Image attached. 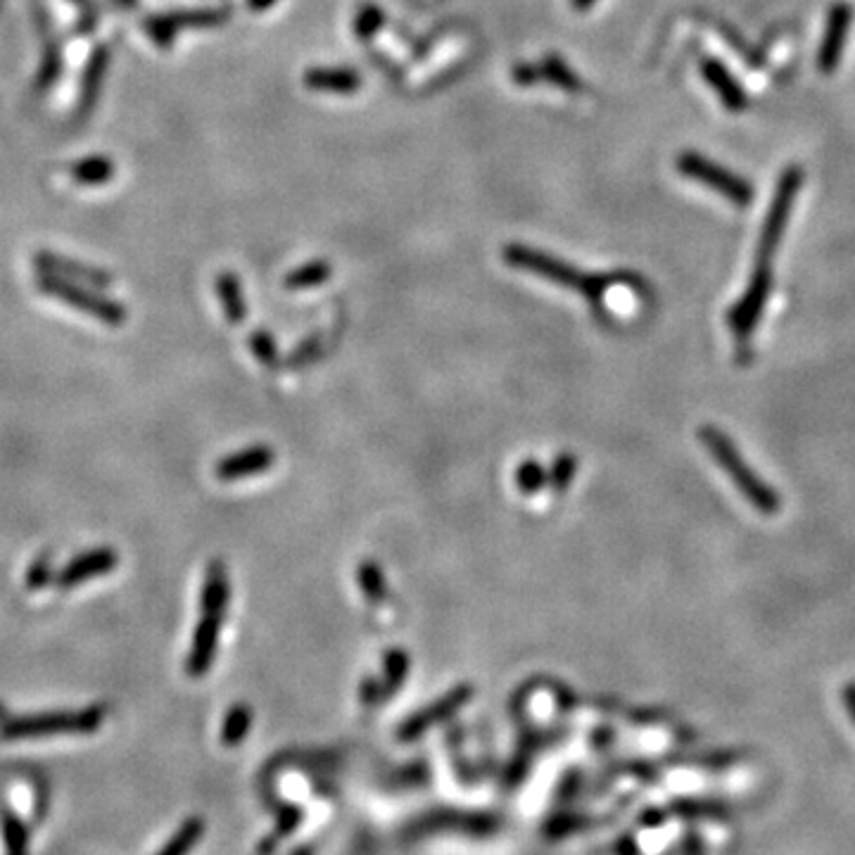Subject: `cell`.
<instances>
[{"instance_id": "1", "label": "cell", "mask_w": 855, "mask_h": 855, "mask_svg": "<svg viewBox=\"0 0 855 855\" xmlns=\"http://www.w3.org/2000/svg\"><path fill=\"white\" fill-rule=\"evenodd\" d=\"M228 604H231V580H228L226 566L221 561H212L207 566L205 582H202L200 620L186 658V673L190 677H202L212 668Z\"/></svg>"}, {"instance_id": "2", "label": "cell", "mask_w": 855, "mask_h": 855, "mask_svg": "<svg viewBox=\"0 0 855 855\" xmlns=\"http://www.w3.org/2000/svg\"><path fill=\"white\" fill-rule=\"evenodd\" d=\"M699 437L703 445L708 447V452H711L715 464L727 473V478L732 480L734 487L741 492V497H744L753 509L765 513V516H775V513L782 509L779 494L746 464L744 456L737 452V447L732 445L730 437L722 433L720 428L703 426L699 430Z\"/></svg>"}, {"instance_id": "3", "label": "cell", "mask_w": 855, "mask_h": 855, "mask_svg": "<svg viewBox=\"0 0 855 855\" xmlns=\"http://www.w3.org/2000/svg\"><path fill=\"white\" fill-rule=\"evenodd\" d=\"M504 259L513 266V269L530 271V274L559 283V285H563V288L578 290V293H582L594 302H599L601 295H604L606 290L611 288V283L618 278V276L582 274V271L573 269V266L561 262V259L549 257V255H544V252L532 250V247H525V245H506L504 247Z\"/></svg>"}, {"instance_id": "4", "label": "cell", "mask_w": 855, "mask_h": 855, "mask_svg": "<svg viewBox=\"0 0 855 855\" xmlns=\"http://www.w3.org/2000/svg\"><path fill=\"white\" fill-rule=\"evenodd\" d=\"M105 708L91 706L84 711H50L0 722V737L8 741L53 737V734H91L100 730Z\"/></svg>"}, {"instance_id": "5", "label": "cell", "mask_w": 855, "mask_h": 855, "mask_svg": "<svg viewBox=\"0 0 855 855\" xmlns=\"http://www.w3.org/2000/svg\"><path fill=\"white\" fill-rule=\"evenodd\" d=\"M36 285L41 293L55 297V300H62L65 304H69V307L79 309V312H84L88 316H95V319L107 323V326H122L126 321V309L122 304L110 300V297L95 293V288H86V285L81 283L65 281V278H57L50 274H41Z\"/></svg>"}, {"instance_id": "6", "label": "cell", "mask_w": 855, "mask_h": 855, "mask_svg": "<svg viewBox=\"0 0 855 855\" xmlns=\"http://www.w3.org/2000/svg\"><path fill=\"white\" fill-rule=\"evenodd\" d=\"M677 171L696 183H706L715 193L725 195L727 200L739 207H746L753 200V188L749 181L739 179L732 171L718 167V164L696 155V152H682V155L677 157Z\"/></svg>"}, {"instance_id": "7", "label": "cell", "mask_w": 855, "mask_h": 855, "mask_svg": "<svg viewBox=\"0 0 855 855\" xmlns=\"http://www.w3.org/2000/svg\"><path fill=\"white\" fill-rule=\"evenodd\" d=\"M803 183V171L801 167H789L782 174V179L777 183V193L772 198L768 219H765L763 236H760L758 245V264H768L779 247V240L784 236V228H787L791 205H794L796 193L801 190Z\"/></svg>"}, {"instance_id": "8", "label": "cell", "mask_w": 855, "mask_h": 855, "mask_svg": "<svg viewBox=\"0 0 855 855\" xmlns=\"http://www.w3.org/2000/svg\"><path fill=\"white\" fill-rule=\"evenodd\" d=\"M770 266L768 264H756V271H753L749 288H746V295L741 297L737 302V307L732 309L730 314V326L734 335H737V340H746L753 333V328H756V323L760 319V314H763L765 300H768L770 295Z\"/></svg>"}, {"instance_id": "9", "label": "cell", "mask_w": 855, "mask_h": 855, "mask_svg": "<svg viewBox=\"0 0 855 855\" xmlns=\"http://www.w3.org/2000/svg\"><path fill=\"white\" fill-rule=\"evenodd\" d=\"M228 17L226 10H193V12H171V15L150 17L145 22L150 41L160 48H169L174 43V36L181 29H202V27H219Z\"/></svg>"}, {"instance_id": "10", "label": "cell", "mask_w": 855, "mask_h": 855, "mask_svg": "<svg viewBox=\"0 0 855 855\" xmlns=\"http://www.w3.org/2000/svg\"><path fill=\"white\" fill-rule=\"evenodd\" d=\"M34 264L41 274H50L57 278H65V281L88 285V288H107L112 283L110 274L88 266L84 262H74L62 255H53V252H36Z\"/></svg>"}, {"instance_id": "11", "label": "cell", "mask_w": 855, "mask_h": 855, "mask_svg": "<svg viewBox=\"0 0 855 855\" xmlns=\"http://www.w3.org/2000/svg\"><path fill=\"white\" fill-rule=\"evenodd\" d=\"M274 464H276L274 449L255 445V447L240 449V452L231 456H224L214 471H217V478L221 483H236V480L252 478V475L269 471V468H274Z\"/></svg>"}, {"instance_id": "12", "label": "cell", "mask_w": 855, "mask_h": 855, "mask_svg": "<svg viewBox=\"0 0 855 855\" xmlns=\"http://www.w3.org/2000/svg\"><path fill=\"white\" fill-rule=\"evenodd\" d=\"M471 696H473V689L468 687V684H459V687H454L452 692H447L445 696H442L440 701H435L433 706L423 708L421 713L411 715V718L404 722L402 730H399V737H402L404 741L418 737V734L426 732L430 725H435V722L445 720L452 713L459 711V708L464 706V703L471 699Z\"/></svg>"}, {"instance_id": "13", "label": "cell", "mask_w": 855, "mask_h": 855, "mask_svg": "<svg viewBox=\"0 0 855 855\" xmlns=\"http://www.w3.org/2000/svg\"><path fill=\"white\" fill-rule=\"evenodd\" d=\"M117 563H119V556L114 549H107V547L91 549V551H86V554L76 556V559L69 563V566L62 570L60 575H57V585H60L62 589L76 587L86 580H93V578H100V575L112 573V570L117 568Z\"/></svg>"}, {"instance_id": "14", "label": "cell", "mask_w": 855, "mask_h": 855, "mask_svg": "<svg viewBox=\"0 0 855 855\" xmlns=\"http://www.w3.org/2000/svg\"><path fill=\"white\" fill-rule=\"evenodd\" d=\"M851 19H853V12L846 3L834 5L832 12H829L825 41H822L820 55H817V65H820V69L825 74H832L834 69L839 67L841 53H844V46H846L848 27H851Z\"/></svg>"}, {"instance_id": "15", "label": "cell", "mask_w": 855, "mask_h": 855, "mask_svg": "<svg viewBox=\"0 0 855 855\" xmlns=\"http://www.w3.org/2000/svg\"><path fill=\"white\" fill-rule=\"evenodd\" d=\"M107 67H110V50L107 46L95 48L88 60L84 79H81V91H79V103H76V122H86L91 117V112L98 105L100 91H103Z\"/></svg>"}, {"instance_id": "16", "label": "cell", "mask_w": 855, "mask_h": 855, "mask_svg": "<svg viewBox=\"0 0 855 855\" xmlns=\"http://www.w3.org/2000/svg\"><path fill=\"white\" fill-rule=\"evenodd\" d=\"M304 86L312 91L328 93H354L361 88V76L347 67H316L304 74Z\"/></svg>"}, {"instance_id": "17", "label": "cell", "mask_w": 855, "mask_h": 855, "mask_svg": "<svg viewBox=\"0 0 855 855\" xmlns=\"http://www.w3.org/2000/svg\"><path fill=\"white\" fill-rule=\"evenodd\" d=\"M703 79L711 84V88L715 93L720 95V100L725 103L727 110L739 112L746 107V93L744 88H741L737 81H734V76L727 72L725 65H720L718 60H703L701 65Z\"/></svg>"}, {"instance_id": "18", "label": "cell", "mask_w": 855, "mask_h": 855, "mask_svg": "<svg viewBox=\"0 0 855 855\" xmlns=\"http://www.w3.org/2000/svg\"><path fill=\"white\" fill-rule=\"evenodd\" d=\"M217 295L221 302V309H224V316L228 321L233 323V326H238V323H243L247 307L243 300V288H240V281L236 274H231V271H224V274H219L217 278Z\"/></svg>"}, {"instance_id": "19", "label": "cell", "mask_w": 855, "mask_h": 855, "mask_svg": "<svg viewBox=\"0 0 855 855\" xmlns=\"http://www.w3.org/2000/svg\"><path fill=\"white\" fill-rule=\"evenodd\" d=\"M409 665H411V658H409V654L404 649H390V651H385V656H383V677H380V682H383V696H385V699L395 694L397 689L404 684V680H407Z\"/></svg>"}, {"instance_id": "20", "label": "cell", "mask_w": 855, "mask_h": 855, "mask_svg": "<svg viewBox=\"0 0 855 855\" xmlns=\"http://www.w3.org/2000/svg\"><path fill=\"white\" fill-rule=\"evenodd\" d=\"M69 176L81 186H100L114 176V164L107 157H86L69 167Z\"/></svg>"}, {"instance_id": "21", "label": "cell", "mask_w": 855, "mask_h": 855, "mask_svg": "<svg viewBox=\"0 0 855 855\" xmlns=\"http://www.w3.org/2000/svg\"><path fill=\"white\" fill-rule=\"evenodd\" d=\"M357 582L361 594L371 604H383L388 599V580H385L383 568L376 561H361L357 566Z\"/></svg>"}, {"instance_id": "22", "label": "cell", "mask_w": 855, "mask_h": 855, "mask_svg": "<svg viewBox=\"0 0 855 855\" xmlns=\"http://www.w3.org/2000/svg\"><path fill=\"white\" fill-rule=\"evenodd\" d=\"M331 274H333L331 264L323 262V259H316V262L297 266L295 271H290V274L285 276V288L288 290L316 288V285L326 283L328 278H331Z\"/></svg>"}, {"instance_id": "23", "label": "cell", "mask_w": 855, "mask_h": 855, "mask_svg": "<svg viewBox=\"0 0 855 855\" xmlns=\"http://www.w3.org/2000/svg\"><path fill=\"white\" fill-rule=\"evenodd\" d=\"M0 822H3L5 853L8 855H27L29 832H27V825L22 822V817H19L15 810L5 808L3 817H0Z\"/></svg>"}, {"instance_id": "24", "label": "cell", "mask_w": 855, "mask_h": 855, "mask_svg": "<svg viewBox=\"0 0 855 855\" xmlns=\"http://www.w3.org/2000/svg\"><path fill=\"white\" fill-rule=\"evenodd\" d=\"M250 725H252L250 706H245V703H236V706L226 713L224 727H221V741H224L226 746H238L245 734L250 732Z\"/></svg>"}, {"instance_id": "25", "label": "cell", "mask_w": 855, "mask_h": 855, "mask_svg": "<svg viewBox=\"0 0 855 855\" xmlns=\"http://www.w3.org/2000/svg\"><path fill=\"white\" fill-rule=\"evenodd\" d=\"M540 74H542V79H547V81H551V84L566 88V91H580L582 88L578 74H575L573 69H570L559 55L544 57Z\"/></svg>"}, {"instance_id": "26", "label": "cell", "mask_w": 855, "mask_h": 855, "mask_svg": "<svg viewBox=\"0 0 855 855\" xmlns=\"http://www.w3.org/2000/svg\"><path fill=\"white\" fill-rule=\"evenodd\" d=\"M200 834H202V822L198 817H193V820L183 822V827L174 834V839H171L157 855H188L190 848L198 844Z\"/></svg>"}, {"instance_id": "27", "label": "cell", "mask_w": 855, "mask_h": 855, "mask_svg": "<svg viewBox=\"0 0 855 855\" xmlns=\"http://www.w3.org/2000/svg\"><path fill=\"white\" fill-rule=\"evenodd\" d=\"M547 478L549 475H547V471H544V466L535 459L523 461V464L518 466V471H516V485L523 494L540 492L544 483H547Z\"/></svg>"}, {"instance_id": "28", "label": "cell", "mask_w": 855, "mask_h": 855, "mask_svg": "<svg viewBox=\"0 0 855 855\" xmlns=\"http://www.w3.org/2000/svg\"><path fill=\"white\" fill-rule=\"evenodd\" d=\"M575 471H578V459H575L573 454L563 452V454L556 456V461H554V466H551V473H549L547 480L556 492H563V490H568L570 483H573Z\"/></svg>"}, {"instance_id": "29", "label": "cell", "mask_w": 855, "mask_h": 855, "mask_svg": "<svg viewBox=\"0 0 855 855\" xmlns=\"http://www.w3.org/2000/svg\"><path fill=\"white\" fill-rule=\"evenodd\" d=\"M383 22H385V15H383V10L378 8V5H373V3L361 5L359 12H357V19H354V34H357L359 38L376 36L378 29L383 27Z\"/></svg>"}, {"instance_id": "30", "label": "cell", "mask_w": 855, "mask_h": 855, "mask_svg": "<svg viewBox=\"0 0 855 855\" xmlns=\"http://www.w3.org/2000/svg\"><path fill=\"white\" fill-rule=\"evenodd\" d=\"M62 69V57H60V48L50 46L46 50V57H43L41 69H38L36 74V91H46L57 81V76H60Z\"/></svg>"}, {"instance_id": "31", "label": "cell", "mask_w": 855, "mask_h": 855, "mask_svg": "<svg viewBox=\"0 0 855 855\" xmlns=\"http://www.w3.org/2000/svg\"><path fill=\"white\" fill-rule=\"evenodd\" d=\"M250 347L252 352H255V357L262 361L264 366H276L278 350H276L274 335L266 331H255L250 335Z\"/></svg>"}, {"instance_id": "32", "label": "cell", "mask_w": 855, "mask_h": 855, "mask_svg": "<svg viewBox=\"0 0 855 855\" xmlns=\"http://www.w3.org/2000/svg\"><path fill=\"white\" fill-rule=\"evenodd\" d=\"M359 699L366 703V706H376L385 699L383 696V682H380V677H366L364 684H361L359 689Z\"/></svg>"}, {"instance_id": "33", "label": "cell", "mask_w": 855, "mask_h": 855, "mask_svg": "<svg viewBox=\"0 0 855 855\" xmlns=\"http://www.w3.org/2000/svg\"><path fill=\"white\" fill-rule=\"evenodd\" d=\"M50 580V559L48 556H43V559H38L34 566L29 568L27 573V585L31 589H41L46 582Z\"/></svg>"}, {"instance_id": "34", "label": "cell", "mask_w": 855, "mask_h": 855, "mask_svg": "<svg viewBox=\"0 0 855 855\" xmlns=\"http://www.w3.org/2000/svg\"><path fill=\"white\" fill-rule=\"evenodd\" d=\"M844 706H846V711H848V715H851V720H853V725H855V682H848L846 684V689H844Z\"/></svg>"}, {"instance_id": "35", "label": "cell", "mask_w": 855, "mask_h": 855, "mask_svg": "<svg viewBox=\"0 0 855 855\" xmlns=\"http://www.w3.org/2000/svg\"><path fill=\"white\" fill-rule=\"evenodd\" d=\"M276 5V0H247V8L252 12H266Z\"/></svg>"}, {"instance_id": "36", "label": "cell", "mask_w": 855, "mask_h": 855, "mask_svg": "<svg viewBox=\"0 0 855 855\" xmlns=\"http://www.w3.org/2000/svg\"><path fill=\"white\" fill-rule=\"evenodd\" d=\"M594 3H597V0H573V8L578 12H585V10L592 8Z\"/></svg>"}, {"instance_id": "37", "label": "cell", "mask_w": 855, "mask_h": 855, "mask_svg": "<svg viewBox=\"0 0 855 855\" xmlns=\"http://www.w3.org/2000/svg\"><path fill=\"white\" fill-rule=\"evenodd\" d=\"M119 5H122V8H138V0H117Z\"/></svg>"}, {"instance_id": "38", "label": "cell", "mask_w": 855, "mask_h": 855, "mask_svg": "<svg viewBox=\"0 0 855 855\" xmlns=\"http://www.w3.org/2000/svg\"><path fill=\"white\" fill-rule=\"evenodd\" d=\"M72 3H76V5H81V8H86V0H72Z\"/></svg>"}, {"instance_id": "39", "label": "cell", "mask_w": 855, "mask_h": 855, "mask_svg": "<svg viewBox=\"0 0 855 855\" xmlns=\"http://www.w3.org/2000/svg\"><path fill=\"white\" fill-rule=\"evenodd\" d=\"M3 713H5V711H3V706H0V718H3Z\"/></svg>"}]
</instances>
